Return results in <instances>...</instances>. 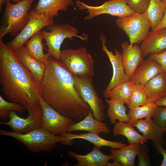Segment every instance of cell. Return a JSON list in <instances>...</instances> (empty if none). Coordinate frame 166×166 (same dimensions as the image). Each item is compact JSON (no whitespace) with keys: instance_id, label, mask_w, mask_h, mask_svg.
I'll list each match as a JSON object with an SVG mask.
<instances>
[{"instance_id":"obj_19","label":"cell","mask_w":166,"mask_h":166,"mask_svg":"<svg viewBox=\"0 0 166 166\" xmlns=\"http://www.w3.org/2000/svg\"><path fill=\"white\" fill-rule=\"evenodd\" d=\"M133 126L142 132L146 140L164 144V136L166 129L160 127L152 118L139 120Z\"/></svg>"},{"instance_id":"obj_31","label":"cell","mask_w":166,"mask_h":166,"mask_svg":"<svg viewBox=\"0 0 166 166\" xmlns=\"http://www.w3.org/2000/svg\"><path fill=\"white\" fill-rule=\"evenodd\" d=\"M148 102L147 91L144 86L139 84H134L128 105V108L142 106Z\"/></svg>"},{"instance_id":"obj_28","label":"cell","mask_w":166,"mask_h":166,"mask_svg":"<svg viewBox=\"0 0 166 166\" xmlns=\"http://www.w3.org/2000/svg\"><path fill=\"white\" fill-rule=\"evenodd\" d=\"M166 8V5L161 0H150L149 6L144 14L150 21L152 31L162 21Z\"/></svg>"},{"instance_id":"obj_8","label":"cell","mask_w":166,"mask_h":166,"mask_svg":"<svg viewBox=\"0 0 166 166\" xmlns=\"http://www.w3.org/2000/svg\"><path fill=\"white\" fill-rule=\"evenodd\" d=\"M118 27L128 36L130 46L139 44L146 37L151 27L149 20L143 14L134 13L116 21Z\"/></svg>"},{"instance_id":"obj_6","label":"cell","mask_w":166,"mask_h":166,"mask_svg":"<svg viewBox=\"0 0 166 166\" xmlns=\"http://www.w3.org/2000/svg\"><path fill=\"white\" fill-rule=\"evenodd\" d=\"M47 28L49 31L43 30L42 33L48 48V53L57 60H60L61 46L65 39H73V37H77L85 41L88 39L85 34L79 35L78 30L68 24L58 25L53 23L47 26Z\"/></svg>"},{"instance_id":"obj_42","label":"cell","mask_w":166,"mask_h":166,"mask_svg":"<svg viewBox=\"0 0 166 166\" xmlns=\"http://www.w3.org/2000/svg\"><path fill=\"white\" fill-rule=\"evenodd\" d=\"M68 0L70 3V5H73V3L72 1V0Z\"/></svg>"},{"instance_id":"obj_3","label":"cell","mask_w":166,"mask_h":166,"mask_svg":"<svg viewBox=\"0 0 166 166\" xmlns=\"http://www.w3.org/2000/svg\"><path fill=\"white\" fill-rule=\"evenodd\" d=\"M0 135L16 139L33 153L50 152L56 148L57 143L65 140L63 136L51 134L42 127L35 129L25 133L0 129Z\"/></svg>"},{"instance_id":"obj_15","label":"cell","mask_w":166,"mask_h":166,"mask_svg":"<svg viewBox=\"0 0 166 166\" xmlns=\"http://www.w3.org/2000/svg\"><path fill=\"white\" fill-rule=\"evenodd\" d=\"M164 72L162 66L154 59L149 57L144 60L130 78L134 84L144 85L158 74Z\"/></svg>"},{"instance_id":"obj_43","label":"cell","mask_w":166,"mask_h":166,"mask_svg":"<svg viewBox=\"0 0 166 166\" xmlns=\"http://www.w3.org/2000/svg\"><path fill=\"white\" fill-rule=\"evenodd\" d=\"M161 0L166 5V0Z\"/></svg>"},{"instance_id":"obj_21","label":"cell","mask_w":166,"mask_h":166,"mask_svg":"<svg viewBox=\"0 0 166 166\" xmlns=\"http://www.w3.org/2000/svg\"><path fill=\"white\" fill-rule=\"evenodd\" d=\"M14 51L22 64L37 81L40 82L45 74L46 65L31 56L26 50L24 45Z\"/></svg>"},{"instance_id":"obj_41","label":"cell","mask_w":166,"mask_h":166,"mask_svg":"<svg viewBox=\"0 0 166 166\" xmlns=\"http://www.w3.org/2000/svg\"><path fill=\"white\" fill-rule=\"evenodd\" d=\"M11 2H18L23 0H9Z\"/></svg>"},{"instance_id":"obj_11","label":"cell","mask_w":166,"mask_h":166,"mask_svg":"<svg viewBox=\"0 0 166 166\" xmlns=\"http://www.w3.org/2000/svg\"><path fill=\"white\" fill-rule=\"evenodd\" d=\"M29 21L19 33L6 44L14 51L24 45L33 35L45 27L54 23V18L37 14L32 10L29 12Z\"/></svg>"},{"instance_id":"obj_35","label":"cell","mask_w":166,"mask_h":166,"mask_svg":"<svg viewBox=\"0 0 166 166\" xmlns=\"http://www.w3.org/2000/svg\"><path fill=\"white\" fill-rule=\"evenodd\" d=\"M152 119L160 127L166 129V107L157 106Z\"/></svg>"},{"instance_id":"obj_16","label":"cell","mask_w":166,"mask_h":166,"mask_svg":"<svg viewBox=\"0 0 166 166\" xmlns=\"http://www.w3.org/2000/svg\"><path fill=\"white\" fill-rule=\"evenodd\" d=\"M122 60L125 73L130 78L144 60L141 50L136 44L130 46L127 41L122 43Z\"/></svg>"},{"instance_id":"obj_38","label":"cell","mask_w":166,"mask_h":166,"mask_svg":"<svg viewBox=\"0 0 166 166\" xmlns=\"http://www.w3.org/2000/svg\"><path fill=\"white\" fill-rule=\"evenodd\" d=\"M164 28H166V8H165L164 15L162 21L158 26L152 31L157 30Z\"/></svg>"},{"instance_id":"obj_14","label":"cell","mask_w":166,"mask_h":166,"mask_svg":"<svg viewBox=\"0 0 166 166\" xmlns=\"http://www.w3.org/2000/svg\"><path fill=\"white\" fill-rule=\"evenodd\" d=\"M68 153L77 161L74 166H122L117 162H110L109 160L113 159L112 155L103 153L100 148L96 146L86 155H80L72 151H68Z\"/></svg>"},{"instance_id":"obj_22","label":"cell","mask_w":166,"mask_h":166,"mask_svg":"<svg viewBox=\"0 0 166 166\" xmlns=\"http://www.w3.org/2000/svg\"><path fill=\"white\" fill-rule=\"evenodd\" d=\"M70 4L68 0H39L34 12L54 18L59 15V11L66 10Z\"/></svg>"},{"instance_id":"obj_2","label":"cell","mask_w":166,"mask_h":166,"mask_svg":"<svg viewBox=\"0 0 166 166\" xmlns=\"http://www.w3.org/2000/svg\"><path fill=\"white\" fill-rule=\"evenodd\" d=\"M0 83L10 102L24 106L28 113L42 110L40 82L21 63L15 51L0 40Z\"/></svg>"},{"instance_id":"obj_4","label":"cell","mask_w":166,"mask_h":166,"mask_svg":"<svg viewBox=\"0 0 166 166\" xmlns=\"http://www.w3.org/2000/svg\"><path fill=\"white\" fill-rule=\"evenodd\" d=\"M34 0H23L13 4L6 0L0 27V40L6 34L16 36L27 23L29 11Z\"/></svg>"},{"instance_id":"obj_37","label":"cell","mask_w":166,"mask_h":166,"mask_svg":"<svg viewBox=\"0 0 166 166\" xmlns=\"http://www.w3.org/2000/svg\"><path fill=\"white\" fill-rule=\"evenodd\" d=\"M153 144L157 153L161 154L163 157L160 166H166V149L164 148L163 144L161 143L153 141Z\"/></svg>"},{"instance_id":"obj_17","label":"cell","mask_w":166,"mask_h":166,"mask_svg":"<svg viewBox=\"0 0 166 166\" xmlns=\"http://www.w3.org/2000/svg\"><path fill=\"white\" fill-rule=\"evenodd\" d=\"M140 46L144 58L166 50V28L149 32Z\"/></svg>"},{"instance_id":"obj_34","label":"cell","mask_w":166,"mask_h":166,"mask_svg":"<svg viewBox=\"0 0 166 166\" xmlns=\"http://www.w3.org/2000/svg\"><path fill=\"white\" fill-rule=\"evenodd\" d=\"M149 151L147 145L144 143L141 144L137 155L138 157V166L152 165L149 156Z\"/></svg>"},{"instance_id":"obj_24","label":"cell","mask_w":166,"mask_h":166,"mask_svg":"<svg viewBox=\"0 0 166 166\" xmlns=\"http://www.w3.org/2000/svg\"><path fill=\"white\" fill-rule=\"evenodd\" d=\"M43 39L42 31L40 30L27 40L24 46L31 56L46 65L50 54L44 52V48L42 42Z\"/></svg>"},{"instance_id":"obj_33","label":"cell","mask_w":166,"mask_h":166,"mask_svg":"<svg viewBox=\"0 0 166 166\" xmlns=\"http://www.w3.org/2000/svg\"><path fill=\"white\" fill-rule=\"evenodd\" d=\"M150 0H128L130 8L135 13L144 14L150 3Z\"/></svg>"},{"instance_id":"obj_39","label":"cell","mask_w":166,"mask_h":166,"mask_svg":"<svg viewBox=\"0 0 166 166\" xmlns=\"http://www.w3.org/2000/svg\"><path fill=\"white\" fill-rule=\"evenodd\" d=\"M155 103L158 106L166 107V96L159 98Z\"/></svg>"},{"instance_id":"obj_30","label":"cell","mask_w":166,"mask_h":166,"mask_svg":"<svg viewBox=\"0 0 166 166\" xmlns=\"http://www.w3.org/2000/svg\"><path fill=\"white\" fill-rule=\"evenodd\" d=\"M157 106L155 102H149L142 106L129 109L128 113L129 120V123L133 125L139 120L144 118H152Z\"/></svg>"},{"instance_id":"obj_7","label":"cell","mask_w":166,"mask_h":166,"mask_svg":"<svg viewBox=\"0 0 166 166\" xmlns=\"http://www.w3.org/2000/svg\"><path fill=\"white\" fill-rule=\"evenodd\" d=\"M74 86L79 96L90 107L94 117L103 121L105 119V106L93 84V77L73 75Z\"/></svg>"},{"instance_id":"obj_23","label":"cell","mask_w":166,"mask_h":166,"mask_svg":"<svg viewBox=\"0 0 166 166\" xmlns=\"http://www.w3.org/2000/svg\"><path fill=\"white\" fill-rule=\"evenodd\" d=\"M141 144H129L121 148H111L110 150L113 161L122 166H133Z\"/></svg>"},{"instance_id":"obj_5","label":"cell","mask_w":166,"mask_h":166,"mask_svg":"<svg viewBox=\"0 0 166 166\" xmlns=\"http://www.w3.org/2000/svg\"><path fill=\"white\" fill-rule=\"evenodd\" d=\"M60 60L73 75L81 77L94 76V61L84 47L61 50Z\"/></svg>"},{"instance_id":"obj_32","label":"cell","mask_w":166,"mask_h":166,"mask_svg":"<svg viewBox=\"0 0 166 166\" xmlns=\"http://www.w3.org/2000/svg\"><path fill=\"white\" fill-rule=\"evenodd\" d=\"M26 108L19 103L9 102L5 100L0 95V119L2 121H7L9 120L10 112L14 111L19 113L24 112Z\"/></svg>"},{"instance_id":"obj_29","label":"cell","mask_w":166,"mask_h":166,"mask_svg":"<svg viewBox=\"0 0 166 166\" xmlns=\"http://www.w3.org/2000/svg\"><path fill=\"white\" fill-rule=\"evenodd\" d=\"M134 84L129 81L123 82L113 89L110 91L103 94L107 99H114L121 101L128 105L130 97Z\"/></svg>"},{"instance_id":"obj_27","label":"cell","mask_w":166,"mask_h":166,"mask_svg":"<svg viewBox=\"0 0 166 166\" xmlns=\"http://www.w3.org/2000/svg\"><path fill=\"white\" fill-rule=\"evenodd\" d=\"M105 101L109 105L107 115L111 124H115L117 120L119 122L129 123L128 115L126 113L127 108L123 102L114 99H107Z\"/></svg>"},{"instance_id":"obj_12","label":"cell","mask_w":166,"mask_h":166,"mask_svg":"<svg viewBox=\"0 0 166 166\" xmlns=\"http://www.w3.org/2000/svg\"><path fill=\"white\" fill-rule=\"evenodd\" d=\"M99 39L102 44V50L108 56L113 70L112 79L103 92V94H104L109 92L121 83L129 81L130 78L125 73L121 53L116 49H114L115 54L108 49L105 45L106 41V37L102 33L100 34Z\"/></svg>"},{"instance_id":"obj_9","label":"cell","mask_w":166,"mask_h":166,"mask_svg":"<svg viewBox=\"0 0 166 166\" xmlns=\"http://www.w3.org/2000/svg\"><path fill=\"white\" fill-rule=\"evenodd\" d=\"M128 0H110L101 5L89 6L80 1H75L76 6L79 10H86L89 13L84 18L85 20L91 19L99 15L107 14L118 18H124L135 13L129 7Z\"/></svg>"},{"instance_id":"obj_1","label":"cell","mask_w":166,"mask_h":166,"mask_svg":"<svg viewBox=\"0 0 166 166\" xmlns=\"http://www.w3.org/2000/svg\"><path fill=\"white\" fill-rule=\"evenodd\" d=\"M41 97L63 115L77 121L83 119L91 109L77 93L73 75L61 61L50 55L40 82Z\"/></svg>"},{"instance_id":"obj_36","label":"cell","mask_w":166,"mask_h":166,"mask_svg":"<svg viewBox=\"0 0 166 166\" xmlns=\"http://www.w3.org/2000/svg\"><path fill=\"white\" fill-rule=\"evenodd\" d=\"M148 56L155 59L162 66L166 74V50L158 53L149 54Z\"/></svg>"},{"instance_id":"obj_13","label":"cell","mask_w":166,"mask_h":166,"mask_svg":"<svg viewBox=\"0 0 166 166\" xmlns=\"http://www.w3.org/2000/svg\"><path fill=\"white\" fill-rule=\"evenodd\" d=\"M42 111L29 113L26 118H22L15 111L10 112L8 121H0V125L9 126L12 131L25 133L35 129L42 127Z\"/></svg>"},{"instance_id":"obj_25","label":"cell","mask_w":166,"mask_h":166,"mask_svg":"<svg viewBox=\"0 0 166 166\" xmlns=\"http://www.w3.org/2000/svg\"><path fill=\"white\" fill-rule=\"evenodd\" d=\"M149 102L155 103L166 96V74L161 73L151 79L144 85Z\"/></svg>"},{"instance_id":"obj_10","label":"cell","mask_w":166,"mask_h":166,"mask_svg":"<svg viewBox=\"0 0 166 166\" xmlns=\"http://www.w3.org/2000/svg\"><path fill=\"white\" fill-rule=\"evenodd\" d=\"M40 101L43 113L42 127L54 136L68 132L69 128L75 123L73 119L63 115L53 109L42 97Z\"/></svg>"},{"instance_id":"obj_26","label":"cell","mask_w":166,"mask_h":166,"mask_svg":"<svg viewBox=\"0 0 166 166\" xmlns=\"http://www.w3.org/2000/svg\"><path fill=\"white\" fill-rule=\"evenodd\" d=\"M113 133L115 136H124L127 139L129 144H142L148 141V140L137 132L134 126L129 123L116 122L113 129Z\"/></svg>"},{"instance_id":"obj_40","label":"cell","mask_w":166,"mask_h":166,"mask_svg":"<svg viewBox=\"0 0 166 166\" xmlns=\"http://www.w3.org/2000/svg\"><path fill=\"white\" fill-rule=\"evenodd\" d=\"M6 0H0V10L2 11V5L6 2Z\"/></svg>"},{"instance_id":"obj_20","label":"cell","mask_w":166,"mask_h":166,"mask_svg":"<svg viewBox=\"0 0 166 166\" xmlns=\"http://www.w3.org/2000/svg\"><path fill=\"white\" fill-rule=\"evenodd\" d=\"M82 131L100 135L101 133L109 134L110 132L106 124L96 119L91 110L88 114L81 121L75 123L69 128L68 132Z\"/></svg>"},{"instance_id":"obj_18","label":"cell","mask_w":166,"mask_h":166,"mask_svg":"<svg viewBox=\"0 0 166 166\" xmlns=\"http://www.w3.org/2000/svg\"><path fill=\"white\" fill-rule=\"evenodd\" d=\"M60 136H63L65 140L61 143L67 145L73 144L72 140L74 139H83L89 141L95 146L101 148L102 146H108L113 148H121L126 145L121 142L112 141L105 139L96 133L89 132L80 134H73L69 132L61 134Z\"/></svg>"}]
</instances>
